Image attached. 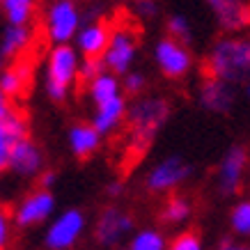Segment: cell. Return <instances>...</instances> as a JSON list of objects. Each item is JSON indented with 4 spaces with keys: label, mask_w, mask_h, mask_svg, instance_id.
Returning <instances> with one entry per match:
<instances>
[{
    "label": "cell",
    "mask_w": 250,
    "mask_h": 250,
    "mask_svg": "<svg viewBox=\"0 0 250 250\" xmlns=\"http://www.w3.org/2000/svg\"><path fill=\"white\" fill-rule=\"evenodd\" d=\"M205 74L225 83H250V39L225 37L216 42L205 62Z\"/></svg>",
    "instance_id": "1"
},
{
    "label": "cell",
    "mask_w": 250,
    "mask_h": 250,
    "mask_svg": "<svg viewBox=\"0 0 250 250\" xmlns=\"http://www.w3.org/2000/svg\"><path fill=\"white\" fill-rule=\"evenodd\" d=\"M78 78V58L76 51L67 44L55 46L48 58V78H46V90L53 101H62L67 97L69 85Z\"/></svg>",
    "instance_id": "2"
},
{
    "label": "cell",
    "mask_w": 250,
    "mask_h": 250,
    "mask_svg": "<svg viewBox=\"0 0 250 250\" xmlns=\"http://www.w3.org/2000/svg\"><path fill=\"white\" fill-rule=\"evenodd\" d=\"M133 58H136V25H131L129 19H124V21L120 19L113 28L110 44L104 53V64L113 74H124V71H129Z\"/></svg>",
    "instance_id": "3"
},
{
    "label": "cell",
    "mask_w": 250,
    "mask_h": 250,
    "mask_svg": "<svg viewBox=\"0 0 250 250\" xmlns=\"http://www.w3.org/2000/svg\"><path fill=\"white\" fill-rule=\"evenodd\" d=\"M83 213L78 209H69L55 220L46 232V246L51 250H69L83 232Z\"/></svg>",
    "instance_id": "4"
},
{
    "label": "cell",
    "mask_w": 250,
    "mask_h": 250,
    "mask_svg": "<svg viewBox=\"0 0 250 250\" xmlns=\"http://www.w3.org/2000/svg\"><path fill=\"white\" fill-rule=\"evenodd\" d=\"M78 12L74 7V2L69 0H58L53 7L48 9V19H46V30H48V37L58 42V44H64L76 35L78 30Z\"/></svg>",
    "instance_id": "5"
},
{
    "label": "cell",
    "mask_w": 250,
    "mask_h": 250,
    "mask_svg": "<svg viewBox=\"0 0 250 250\" xmlns=\"http://www.w3.org/2000/svg\"><path fill=\"white\" fill-rule=\"evenodd\" d=\"M156 64L167 78H179L190 69L188 48L177 39H161L156 44Z\"/></svg>",
    "instance_id": "6"
},
{
    "label": "cell",
    "mask_w": 250,
    "mask_h": 250,
    "mask_svg": "<svg viewBox=\"0 0 250 250\" xmlns=\"http://www.w3.org/2000/svg\"><path fill=\"white\" fill-rule=\"evenodd\" d=\"M246 166H248V152H246L243 147H232V149L223 156L220 167H218V188H220V193L234 195L236 190H239V186H241Z\"/></svg>",
    "instance_id": "7"
},
{
    "label": "cell",
    "mask_w": 250,
    "mask_h": 250,
    "mask_svg": "<svg viewBox=\"0 0 250 250\" xmlns=\"http://www.w3.org/2000/svg\"><path fill=\"white\" fill-rule=\"evenodd\" d=\"M188 174H190L188 163H184L179 156H170V159L159 163L152 172L147 174V188L154 190V193L170 190V188H174V186H179Z\"/></svg>",
    "instance_id": "8"
},
{
    "label": "cell",
    "mask_w": 250,
    "mask_h": 250,
    "mask_svg": "<svg viewBox=\"0 0 250 250\" xmlns=\"http://www.w3.org/2000/svg\"><path fill=\"white\" fill-rule=\"evenodd\" d=\"M53 207H55L53 195H51L48 190H46V188L35 190V193H30V195H28L21 205H19V209H16V213H14L16 225H21V228L37 225V223H42L44 218H48V216H51Z\"/></svg>",
    "instance_id": "9"
},
{
    "label": "cell",
    "mask_w": 250,
    "mask_h": 250,
    "mask_svg": "<svg viewBox=\"0 0 250 250\" xmlns=\"http://www.w3.org/2000/svg\"><path fill=\"white\" fill-rule=\"evenodd\" d=\"M223 30H241L250 25V5L246 0H205Z\"/></svg>",
    "instance_id": "10"
},
{
    "label": "cell",
    "mask_w": 250,
    "mask_h": 250,
    "mask_svg": "<svg viewBox=\"0 0 250 250\" xmlns=\"http://www.w3.org/2000/svg\"><path fill=\"white\" fill-rule=\"evenodd\" d=\"M234 90H232V83H225L220 78L207 76L202 87H200V104L211 110V113H228L232 104H234Z\"/></svg>",
    "instance_id": "11"
},
{
    "label": "cell",
    "mask_w": 250,
    "mask_h": 250,
    "mask_svg": "<svg viewBox=\"0 0 250 250\" xmlns=\"http://www.w3.org/2000/svg\"><path fill=\"white\" fill-rule=\"evenodd\" d=\"M131 228H133L131 216H126L124 211L110 207L106 211H101V216H99L97 239H99V243H104V246H113V243L120 241L122 234H126Z\"/></svg>",
    "instance_id": "12"
},
{
    "label": "cell",
    "mask_w": 250,
    "mask_h": 250,
    "mask_svg": "<svg viewBox=\"0 0 250 250\" xmlns=\"http://www.w3.org/2000/svg\"><path fill=\"white\" fill-rule=\"evenodd\" d=\"M110 35H113L110 23H90L78 35V48L83 51L85 58H104L108 44H110Z\"/></svg>",
    "instance_id": "13"
},
{
    "label": "cell",
    "mask_w": 250,
    "mask_h": 250,
    "mask_svg": "<svg viewBox=\"0 0 250 250\" xmlns=\"http://www.w3.org/2000/svg\"><path fill=\"white\" fill-rule=\"evenodd\" d=\"M9 167L14 172L30 177L42 167V152L37 149V145L30 138H23L12 147V156H9Z\"/></svg>",
    "instance_id": "14"
},
{
    "label": "cell",
    "mask_w": 250,
    "mask_h": 250,
    "mask_svg": "<svg viewBox=\"0 0 250 250\" xmlns=\"http://www.w3.org/2000/svg\"><path fill=\"white\" fill-rule=\"evenodd\" d=\"M99 133L94 126L90 124H76L69 131V145H71V152L76 154L78 159H87L97 152L99 147Z\"/></svg>",
    "instance_id": "15"
},
{
    "label": "cell",
    "mask_w": 250,
    "mask_h": 250,
    "mask_svg": "<svg viewBox=\"0 0 250 250\" xmlns=\"http://www.w3.org/2000/svg\"><path fill=\"white\" fill-rule=\"evenodd\" d=\"M35 37L25 25H9L5 35H2V42H0V55L2 58H19L21 53L28 51L30 46V39Z\"/></svg>",
    "instance_id": "16"
},
{
    "label": "cell",
    "mask_w": 250,
    "mask_h": 250,
    "mask_svg": "<svg viewBox=\"0 0 250 250\" xmlns=\"http://www.w3.org/2000/svg\"><path fill=\"white\" fill-rule=\"evenodd\" d=\"M124 113H126V104H124L122 97H117V99H113V101L104 104V106H99L92 126H94L99 133H108V131H113L115 126L124 120Z\"/></svg>",
    "instance_id": "17"
},
{
    "label": "cell",
    "mask_w": 250,
    "mask_h": 250,
    "mask_svg": "<svg viewBox=\"0 0 250 250\" xmlns=\"http://www.w3.org/2000/svg\"><path fill=\"white\" fill-rule=\"evenodd\" d=\"M117 90H120V87H117V81H115V76H110V74H101V76L94 78L90 83V97L97 106H104L108 101L117 99L120 97Z\"/></svg>",
    "instance_id": "18"
},
{
    "label": "cell",
    "mask_w": 250,
    "mask_h": 250,
    "mask_svg": "<svg viewBox=\"0 0 250 250\" xmlns=\"http://www.w3.org/2000/svg\"><path fill=\"white\" fill-rule=\"evenodd\" d=\"M9 25H25L32 16V0H5L2 2Z\"/></svg>",
    "instance_id": "19"
},
{
    "label": "cell",
    "mask_w": 250,
    "mask_h": 250,
    "mask_svg": "<svg viewBox=\"0 0 250 250\" xmlns=\"http://www.w3.org/2000/svg\"><path fill=\"white\" fill-rule=\"evenodd\" d=\"M190 216V205L179 195H172L170 200L166 202L163 211H161V218L166 223H182Z\"/></svg>",
    "instance_id": "20"
},
{
    "label": "cell",
    "mask_w": 250,
    "mask_h": 250,
    "mask_svg": "<svg viewBox=\"0 0 250 250\" xmlns=\"http://www.w3.org/2000/svg\"><path fill=\"white\" fill-rule=\"evenodd\" d=\"M131 250H166V239L154 229H143L133 236Z\"/></svg>",
    "instance_id": "21"
},
{
    "label": "cell",
    "mask_w": 250,
    "mask_h": 250,
    "mask_svg": "<svg viewBox=\"0 0 250 250\" xmlns=\"http://www.w3.org/2000/svg\"><path fill=\"white\" fill-rule=\"evenodd\" d=\"M104 58H85V62L78 67V87H85V83H92L94 78H99L104 74Z\"/></svg>",
    "instance_id": "22"
},
{
    "label": "cell",
    "mask_w": 250,
    "mask_h": 250,
    "mask_svg": "<svg viewBox=\"0 0 250 250\" xmlns=\"http://www.w3.org/2000/svg\"><path fill=\"white\" fill-rule=\"evenodd\" d=\"M229 223H232V229H234L236 234L250 236V202H239L232 209Z\"/></svg>",
    "instance_id": "23"
},
{
    "label": "cell",
    "mask_w": 250,
    "mask_h": 250,
    "mask_svg": "<svg viewBox=\"0 0 250 250\" xmlns=\"http://www.w3.org/2000/svg\"><path fill=\"white\" fill-rule=\"evenodd\" d=\"M19 143L12 133H9V129L5 126V122H0V172L5 170V167H9V156H12V147Z\"/></svg>",
    "instance_id": "24"
},
{
    "label": "cell",
    "mask_w": 250,
    "mask_h": 250,
    "mask_svg": "<svg viewBox=\"0 0 250 250\" xmlns=\"http://www.w3.org/2000/svg\"><path fill=\"white\" fill-rule=\"evenodd\" d=\"M167 32L172 35V39L182 42V44L190 42V25H188V21H186V16H182V14L170 16V21H167Z\"/></svg>",
    "instance_id": "25"
},
{
    "label": "cell",
    "mask_w": 250,
    "mask_h": 250,
    "mask_svg": "<svg viewBox=\"0 0 250 250\" xmlns=\"http://www.w3.org/2000/svg\"><path fill=\"white\" fill-rule=\"evenodd\" d=\"M167 250H202V241L195 232H182L179 236H174Z\"/></svg>",
    "instance_id": "26"
},
{
    "label": "cell",
    "mask_w": 250,
    "mask_h": 250,
    "mask_svg": "<svg viewBox=\"0 0 250 250\" xmlns=\"http://www.w3.org/2000/svg\"><path fill=\"white\" fill-rule=\"evenodd\" d=\"M143 87H145L143 74H126V78H124V90L129 92V94H138Z\"/></svg>",
    "instance_id": "27"
},
{
    "label": "cell",
    "mask_w": 250,
    "mask_h": 250,
    "mask_svg": "<svg viewBox=\"0 0 250 250\" xmlns=\"http://www.w3.org/2000/svg\"><path fill=\"white\" fill-rule=\"evenodd\" d=\"M136 14L145 16V19L156 16V2L154 0H136Z\"/></svg>",
    "instance_id": "28"
},
{
    "label": "cell",
    "mask_w": 250,
    "mask_h": 250,
    "mask_svg": "<svg viewBox=\"0 0 250 250\" xmlns=\"http://www.w3.org/2000/svg\"><path fill=\"white\" fill-rule=\"evenodd\" d=\"M9 113H12V106H9V97H7V94H5L2 90H0V122L5 120Z\"/></svg>",
    "instance_id": "29"
},
{
    "label": "cell",
    "mask_w": 250,
    "mask_h": 250,
    "mask_svg": "<svg viewBox=\"0 0 250 250\" xmlns=\"http://www.w3.org/2000/svg\"><path fill=\"white\" fill-rule=\"evenodd\" d=\"M7 232H9V228H7V216H5V211H0V248L7 243Z\"/></svg>",
    "instance_id": "30"
},
{
    "label": "cell",
    "mask_w": 250,
    "mask_h": 250,
    "mask_svg": "<svg viewBox=\"0 0 250 250\" xmlns=\"http://www.w3.org/2000/svg\"><path fill=\"white\" fill-rule=\"evenodd\" d=\"M218 250H250V248L248 246H241V243H234V241H223Z\"/></svg>",
    "instance_id": "31"
},
{
    "label": "cell",
    "mask_w": 250,
    "mask_h": 250,
    "mask_svg": "<svg viewBox=\"0 0 250 250\" xmlns=\"http://www.w3.org/2000/svg\"><path fill=\"white\" fill-rule=\"evenodd\" d=\"M53 179H55V174H53V172H46L44 177H42V188H48V186L53 184Z\"/></svg>",
    "instance_id": "32"
},
{
    "label": "cell",
    "mask_w": 250,
    "mask_h": 250,
    "mask_svg": "<svg viewBox=\"0 0 250 250\" xmlns=\"http://www.w3.org/2000/svg\"><path fill=\"white\" fill-rule=\"evenodd\" d=\"M120 190H122V184L115 182V184H110V186H108V195H117Z\"/></svg>",
    "instance_id": "33"
},
{
    "label": "cell",
    "mask_w": 250,
    "mask_h": 250,
    "mask_svg": "<svg viewBox=\"0 0 250 250\" xmlns=\"http://www.w3.org/2000/svg\"><path fill=\"white\" fill-rule=\"evenodd\" d=\"M248 97H250V83H248Z\"/></svg>",
    "instance_id": "34"
},
{
    "label": "cell",
    "mask_w": 250,
    "mask_h": 250,
    "mask_svg": "<svg viewBox=\"0 0 250 250\" xmlns=\"http://www.w3.org/2000/svg\"><path fill=\"white\" fill-rule=\"evenodd\" d=\"M69 2H74V0H69Z\"/></svg>",
    "instance_id": "35"
},
{
    "label": "cell",
    "mask_w": 250,
    "mask_h": 250,
    "mask_svg": "<svg viewBox=\"0 0 250 250\" xmlns=\"http://www.w3.org/2000/svg\"><path fill=\"white\" fill-rule=\"evenodd\" d=\"M0 2H5V0H0Z\"/></svg>",
    "instance_id": "36"
},
{
    "label": "cell",
    "mask_w": 250,
    "mask_h": 250,
    "mask_svg": "<svg viewBox=\"0 0 250 250\" xmlns=\"http://www.w3.org/2000/svg\"><path fill=\"white\" fill-rule=\"evenodd\" d=\"M126 250H131V248H126Z\"/></svg>",
    "instance_id": "37"
}]
</instances>
